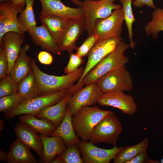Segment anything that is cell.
Wrapping results in <instances>:
<instances>
[{
	"label": "cell",
	"instance_id": "42",
	"mask_svg": "<svg viewBox=\"0 0 163 163\" xmlns=\"http://www.w3.org/2000/svg\"><path fill=\"white\" fill-rule=\"evenodd\" d=\"M52 163H62V160L59 155L57 156L52 161Z\"/></svg>",
	"mask_w": 163,
	"mask_h": 163
},
{
	"label": "cell",
	"instance_id": "38",
	"mask_svg": "<svg viewBox=\"0 0 163 163\" xmlns=\"http://www.w3.org/2000/svg\"><path fill=\"white\" fill-rule=\"evenodd\" d=\"M133 5L136 7L141 8L145 5L154 9L156 8L153 0H135L132 2Z\"/></svg>",
	"mask_w": 163,
	"mask_h": 163
},
{
	"label": "cell",
	"instance_id": "17",
	"mask_svg": "<svg viewBox=\"0 0 163 163\" xmlns=\"http://www.w3.org/2000/svg\"><path fill=\"white\" fill-rule=\"evenodd\" d=\"M17 138L33 150L41 158L43 154V145L37 133L26 124L20 122L14 128Z\"/></svg>",
	"mask_w": 163,
	"mask_h": 163
},
{
	"label": "cell",
	"instance_id": "27",
	"mask_svg": "<svg viewBox=\"0 0 163 163\" xmlns=\"http://www.w3.org/2000/svg\"><path fill=\"white\" fill-rule=\"evenodd\" d=\"M34 0H25V8L18 17V20L21 34L24 37V34L37 26L34 12Z\"/></svg>",
	"mask_w": 163,
	"mask_h": 163
},
{
	"label": "cell",
	"instance_id": "14",
	"mask_svg": "<svg viewBox=\"0 0 163 163\" xmlns=\"http://www.w3.org/2000/svg\"><path fill=\"white\" fill-rule=\"evenodd\" d=\"M85 30V19H68L65 29L57 43L61 51L69 53L76 49V42Z\"/></svg>",
	"mask_w": 163,
	"mask_h": 163
},
{
	"label": "cell",
	"instance_id": "22",
	"mask_svg": "<svg viewBox=\"0 0 163 163\" xmlns=\"http://www.w3.org/2000/svg\"><path fill=\"white\" fill-rule=\"evenodd\" d=\"M72 118L70 110L67 107L63 119L50 136L60 137L67 148L73 144L78 145L80 141L79 137L74 131Z\"/></svg>",
	"mask_w": 163,
	"mask_h": 163
},
{
	"label": "cell",
	"instance_id": "7",
	"mask_svg": "<svg viewBox=\"0 0 163 163\" xmlns=\"http://www.w3.org/2000/svg\"><path fill=\"white\" fill-rule=\"evenodd\" d=\"M120 36L97 42L89 52L88 59L82 75L76 84L69 89L72 95L81 89L85 76L104 57L112 51L122 40Z\"/></svg>",
	"mask_w": 163,
	"mask_h": 163
},
{
	"label": "cell",
	"instance_id": "45",
	"mask_svg": "<svg viewBox=\"0 0 163 163\" xmlns=\"http://www.w3.org/2000/svg\"><path fill=\"white\" fill-rule=\"evenodd\" d=\"M160 161V163H163V157Z\"/></svg>",
	"mask_w": 163,
	"mask_h": 163
},
{
	"label": "cell",
	"instance_id": "4",
	"mask_svg": "<svg viewBox=\"0 0 163 163\" xmlns=\"http://www.w3.org/2000/svg\"><path fill=\"white\" fill-rule=\"evenodd\" d=\"M68 90L64 89L54 93L25 99L14 110L4 113V116L8 120L23 114L36 116L44 108L53 105L61 100Z\"/></svg>",
	"mask_w": 163,
	"mask_h": 163
},
{
	"label": "cell",
	"instance_id": "11",
	"mask_svg": "<svg viewBox=\"0 0 163 163\" xmlns=\"http://www.w3.org/2000/svg\"><path fill=\"white\" fill-rule=\"evenodd\" d=\"M84 163H109L123 149L116 146L110 149L100 148L90 141H80L78 145Z\"/></svg>",
	"mask_w": 163,
	"mask_h": 163
},
{
	"label": "cell",
	"instance_id": "32",
	"mask_svg": "<svg viewBox=\"0 0 163 163\" xmlns=\"http://www.w3.org/2000/svg\"><path fill=\"white\" fill-rule=\"evenodd\" d=\"M77 144H73L67 148L60 155L62 163H83Z\"/></svg>",
	"mask_w": 163,
	"mask_h": 163
},
{
	"label": "cell",
	"instance_id": "40",
	"mask_svg": "<svg viewBox=\"0 0 163 163\" xmlns=\"http://www.w3.org/2000/svg\"><path fill=\"white\" fill-rule=\"evenodd\" d=\"M10 1L14 5L24 9L25 0H11Z\"/></svg>",
	"mask_w": 163,
	"mask_h": 163
},
{
	"label": "cell",
	"instance_id": "3",
	"mask_svg": "<svg viewBox=\"0 0 163 163\" xmlns=\"http://www.w3.org/2000/svg\"><path fill=\"white\" fill-rule=\"evenodd\" d=\"M110 111L104 110L97 106H87L77 112L72 116L75 131L82 140L90 141L94 127Z\"/></svg>",
	"mask_w": 163,
	"mask_h": 163
},
{
	"label": "cell",
	"instance_id": "6",
	"mask_svg": "<svg viewBox=\"0 0 163 163\" xmlns=\"http://www.w3.org/2000/svg\"><path fill=\"white\" fill-rule=\"evenodd\" d=\"M116 0H84L81 8L85 16V30L88 36L93 34L96 21L106 18L114 10L122 8L120 4H114Z\"/></svg>",
	"mask_w": 163,
	"mask_h": 163
},
{
	"label": "cell",
	"instance_id": "23",
	"mask_svg": "<svg viewBox=\"0 0 163 163\" xmlns=\"http://www.w3.org/2000/svg\"><path fill=\"white\" fill-rule=\"evenodd\" d=\"M29 48L28 44L21 48L9 74L18 83L33 70L31 65L32 58L27 54Z\"/></svg>",
	"mask_w": 163,
	"mask_h": 163
},
{
	"label": "cell",
	"instance_id": "44",
	"mask_svg": "<svg viewBox=\"0 0 163 163\" xmlns=\"http://www.w3.org/2000/svg\"><path fill=\"white\" fill-rule=\"evenodd\" d=\"M5 128L4 124V120L3 119H0V130L1 131Z\"/></svg>",
	"mask_w": 163,
	"mask_h": 163
},
{
	"label": "cell",
	"instance_id": "41",
	"mask_svg": "<svg viewBox=\"0 0 163 163\" xmlns=\"http://www.w3.org/2000/svg\"><path fill=\"white\" fill-rule=\"evenodd\" d=\"M8 153L6 151L3 150L0 148V160L2 162H5L6 161L8 157Z\"/></svg>",
	"mask_w": 163,
	"mask_h": 163
},
{
	"label": "cell",
	"instance_id": "25",
	"mask_svg": "<svg viewBox=\"0 0 163 163\" xmlns=\"http://www.w3.org/2000/svg\"><path fill=\"white\" fill-rule=\"evenodd\" d=\"M20 122L28 125L41 135L50 136L56 127L50 121L45 118L37 117L32 114L20 115Z\"/></svg>",
	"mask_w": 163,
	"mask_h": 163
},
{
	"label": "cell",
	"instance_id": "15",
	"mask_svg": "<svg viewBox=\"0 0 163 163\" xmlns=\"http://www.w3.org/2000/svg\"><path fill=\"white\" fill-rule=\"evenodd\" d=\"M42 6L40 14H50L67 19L85 18L81 7L72 8L65 5L61 0H39Z\"/></svg>",
	"mask_w": 163,
	"mask_h": 163
},
{
	"label": "cell",
	"instance_id": "19",
	"mask_svg": "<svg viewBox=\"0 0 163 163\" xmlns=\"http://www.w3.org/2000/svg\"><path fill=\"white\" fill-rule=\"evenodd\" d=\"M72 95L67 92L62 99L56 104L46 107L36 116L45 118L51 122L56 128L61 123L66 114L68 101Z\"/></svg>",
	"mask_w": 163,
	"mask_h": 163
},
{
	"label": "cell",
	"instance_id": "47",
	"mask_svg": "<svg viewBox=\"0 0 163 163\" xmlns=\"http://www.w3.org/2000/svg\"><path fill=\"white\" fill-rule=\"evenodd\" d=\"M94 0V1H98V0Z\"/></svg>",
	"mask_w": 163,
	"mask_h": 163
},
{
	"label": "cell",
	"instance_id": "31",
	"mask_svg": "<svg viewBox=\"0 0 163 163\" xmlns=\"http://www.w3.org/2000/svg\"><path fill=\"white\" fill-rule=\"evenodd\" d=\"M25 99L18 92L0 97V111L4 113L14 110Z\"/></svg>",
	"mask_w": 163,
	"mask_h": 163
},
{
	"label": "cell",
	"instance_id": "10",
	"mask_svg": "<svg viewBox=\"0 0 163 163\" xmlns=\"http://www.w3.org/2000/svg\"><path fill=\"white\" fill-rule=\"evenodd\" d=\"M103 93L97 82L79 89L70 97L67 104L72 116L81 108L95 104Z\"/></svg>",
	"mask_w": 163,
	"mask_h": 163
},
{
	"label": "cell",
	"instance_id": "37",
	"mask_svg": "<svg viewBox=\"0 0 163 163\" xmlns=\"http://www.w3.org/2000/svg\"><path fill=\"white\" fill-rule=\"evenodd\" d=\"M37 58L40 63L45 65H50L53 61V57L50 53L45 51H40Z\"/></svg>",
	"mask_w": 163,
	"mask_h": 163
},
{
	"label": "cell",
	"instance_id": "13",
	"mask_svg": "<svg viewBox=\"0 0 163 163\" xmlns=\"http://www.w3.org/2000/svg\"><path fill=\"white\" fill-rule=\"evenodd\" d=\"M97 103L102 106L117 108L123 113L130 115L133 114L137 109L134 98L123 91L104 93L99 98Z\"/></svg>",
	"mask_w": 163,
	"mask_h": 163
},
{
	"label": "cell",
	"instance_id": "46",
	"mask_svg": "<svg viewBox=\"0 0 163 163\" xmlns=\"http://www.w3.org/2000/svg\"><path fill=\"white\" fill-rule=\"evenodd\" d=\"M11 0H0V1L1 2L2 1H11Z\"/></svg>",
	"mask_w": 163,
	"mask_h": 163
},
{
	"label": "cell",
	"instance_id": "12",
	"mask_svg": "<svg viewBox=\"0 0 163 163\" xmlns=\"http://www.w3.org/2000/svg\"><path fill=\"white\" fill-rule=\"evenodd\" d=\"M24 9L14 5L10 1L0 2V47H4L2 39L6 32H15L21 34L17 15Z\"/></svg>",
	"mask_w": 163,
	"mask_h": 163
},
{
	"label": "cell",
	"instance_id": "24",
	"mask_svg": "<svg viewBox=\"0 0 163 163\" xmlns=\"http://www.w3.org/2000/svg\"><path fill=\"white\" fill-rule=\"evenodd\" d=\"M40 19L57 43L65 29L68 19L53 14H40Z\"/></svg>",
	"mask_w": 163,
	"mask_h": 163
},
{
	"label": "cell",
	"instance_id": "34",
	"mask_svg": "<svg viewBox=\"0 0 163 163\" xmlns=\"http://www.w3.org/2000/svg\"><path fill=\"white\" fill-rule=\"evenodd\" d=\"M69 54V59L68 63L64 69V72L66 75L71 74L75 72L84 62V59L76 53H74L72 52Z\"/></svg>",
	"mask_w": 163,
	"mask_h": 163
},
{
	"label": "cell",
	"instance_id": "1",
	"mask_svg": "<svg viewBox=\"0 0 163 163\" xmlns=\"http://www.w3.org/2000/svg\"><path fill=\"white\" fill-rule=\"evenodd\" d=\"M31 66L37 81L39 93L43 95L56 92L64 89H69L73 86L75 82L80 79L84 68H79L74 72L62 76H55L42 71L32 58Z\"/></svg>",
	"mask_w": 163,
	"mask_h": 163
},
{
	"label": "cell",
	"instance_id": "33",
	"mask_svg": "<svg viewBox=\"0 0 163 163\" xmlns=\"http://www.w3.org/2000/svg\"><path fill=\"white\" fill-rule=\"evenodd\" d=\"M18 83L8 74L0 79V97L18 92Z\"/></svg>",
	"mask_w": 163,
	"mask_h": 163
},
{
	"label": "cell",
	"instance_id": "29",
	"mask_svg": "<svg viewBox=\"0 0 163 163\" xmlns=\"http://www.w3.org/2000/svg\"><path fill=\"white\" fill-rule=\"evenodd\" d=\"M145 31L147 37L157 39L158 33L163 31V8L154 9L152 18L145 27Z\"/></svg>",
	"mask_w": 163,
	"mask_h": 163
},
{
	"label": "cell",
	"instance_id": "36",
	"mask_svg": "<svg viewBox=\"0 0 163 163\" xmlns=\"http://www.w3.org/2000/svg\"><path fill=\"white\" fill-rule=\"evenodd\" d=\"M8 61L7 54L4 47H0V79L8 74Z\"/></svg>",
	"mask_w": 163,
	"mask_h": 163
},
{
	"label": "cell",
	"instance_id": "35",
	"mask_svg": "<svg viewBox=\"0 0 163 163\" xmlns=\"http://www.w3.org/2000/svg\"><path fill=\"white\" fill-rule=\"evenodd\" d=\"M97 42V35L93 34L88 36L80 46L76 48V53L82 58L88 56L90 50Z\"/></svg>",
	"mask_w": 163,
	"mask_h": 163
},
{
	"label": "cell",
	"instance_id": "18",
	"mask_svg": "<svg viewBox=\"0 0 163 163\" xmlns=\"http://www.w3.org/2000/svg\"><path fill=\"white\" fill-rule=\"evenodd\" d=\"M24 37L15 32L9 31L3 36L2 41L7 55L9 74L21 49Z\"/></svg>",
	"mask_w": 163,
	"mask_h": 163
},
{
	"label": "cell",
	"instance_id": "2",
	"mask_svg": "<svg viewBox=\"0 0 163 163\" xmlns=\"http://www.w3.org/2000/svg\"><path fill=\"white\" fill-rule=\"evenodd\" d=\"M129 47L123 39L115 49L109 53L91 70L83 78L82 86L96 82L106 74L125 66L129 61L128 58L124 54L125 51Z\"/></svg>",
	"mask_w": 163,
	"mask_h": 163
},
{
	"label": "cell",
	"instance_id": "8",
	"mask_svg": "<svg viewBox=\"0 0 163 163\" xmlns=\"http://www.w3.org/2000/svg\"><path fill=\"white\" fill-rule=\"evenodd\" d=\"M103 92L131 91L133 88V81L125 65L112 71L100 77L97 81Z\"/></svg>",
	"mask_w": 163,
	"mask_h": 163
},
{
	"label": "cell",
	"instance_id": "21",
	"mask_svg": "<svg viewBox=\"0 0 163 163\" xmlns=\"http://www.w3.org/2000/svg\"><path fill=\"white\" fill-rule=\"evenodd\" d=\"M30 148L17 138L12 143L6 161L8 163H37Z\"/></svg>",
	"mask_w": 163,
	"mask_h": 163
},
{
	"label": "cell",
	"instance_id": "9",
	"mask_svg": "<svg viewBox=\"0 0 163 163\" xmlns=\"http://www.w3.org/2000/svg\"><path fill=\"white\" fill-rule=\"evenodd\" d=\"M123 21L122 8L114 10L106 18L97 20L93 34L97 36V42L120 37Z\"/></svg>",
	"mask_w": 163,
	"mask_h": 163
},
{
	"label": "cell",
	"instance_id": "43",
	"mask_svg": "<svg viewBox=\"0 0 163 163\" xmlns=\"http://www.w3.org/2000/svg\"><path fill=\"white\" fill-rule=\"evenodd\" d=\"M70 1L72 2L74 4L76 5L79 6V7H81L82 2L79 1L78 0H69Z\"/></svg>",
	"mask_w": 163,
	"mask_h": 163
},
{
	"label": "cell",
	"instance_id": "39",
	"mask_svg": "<svg viewBox=\"0 0 163 163\" xmlns=\"http://www.w3.org/2000/svg\"><path fill=\"white\" fill-rule=\"evenodd\" d=\"M149 158L146 152L141 153L126 163H147Z\"/></svg>",
	"mask_w": 163,
	"mask_h": 163
},
{
	"label": "cell",
	"instance_id": "30",
	"mask_svg": "<svg viewBox=\"0 0 163 163\" xmlns=\"http://www.w3.org/2000/svg\"><path fill=\"white\" fill-rule=\"evenodd\" d=\"M122 4L123 11L124 21H125L127 29L130 43L129 47L134 50L136 45V43L133 41V25L135 21L133 12L132 8V0H120Z\"/></svg>",
	"mask_w": 163,
	"mask_h": 163
},
{
	"label": "cell",
	"instance_id": "16",
	"mask_svg": "<svg viewBox=\"0 0 163 163\" xmlns=\"http://www.w3.org/2000/svg\"><path fill=\"white\" fill-rule=\"evenodd\" d=\"M27 32L35 45L40 46L50 53L56 55L60 54L61 51L56 42L43 25L36 26Z\"/></svg>",
	"mask_w": 163,
	"mask_h": 163
},
{
	"label": "cell",
	"instance_id": "5",
	"mask_svg": "<svg viewBox=\"0 0 163 163\" xmlns=\"http://www.w3.org/2000/svg\"><path fill=\"white\" fill-rule=\"evenodd\" d=\"M123 130L120 122L114 113L110 111L94 127L90 141L94 144L105 143L116 146Z\"/></svg>",
	"mask_w": 163,
	"mask_h": 163
},
{
	"label": "cell",
	"instance_id": "26",
	"mask_svg": "<svg viewBox=\"0 0 163 163\" xmlns=\"http://www.w3.org/2000/svg\"><path fill=\"white\" fill-rule=\"evenodd\" d=\"M149 142V139L146 137L137 144L123 147L113 159V163H126L139 154L146 152Z\"/></svg>",
	"mask_w": 163,
	"mask_h": 163
},
{
	"label": "cell",
	"instance_id": "20",
	"mask_svg": "<svg viewBox=\"0 0 163 163\" xmlns=\"http://www.w3.org/2000/svg\"><path fill=\"white\" fill-rule=\"evenodd\" d=\"M39 136L43 145V154L41 158L42 163H51L56 156L61 155L67 148L62 139L59 136L50 137Z\"/></svg>",
	"mask_w": 163,
	"mask_h": 163
},
{
	"label": "cell",
	"instance_id": "28",
	"mask_svg": "<svg viewBox=\"0 0 163 163\" xmlns=\"http://www.w3.org/2000/svg\"><path fill=\"white\" fill-rule=\"evenodd\" d=\"M18 92L25 99L40 96L36 78L33 70L18 83Z\"/></svg>",
	"mask_w": 163,
	"mask_h": 163
}]
</instances>
